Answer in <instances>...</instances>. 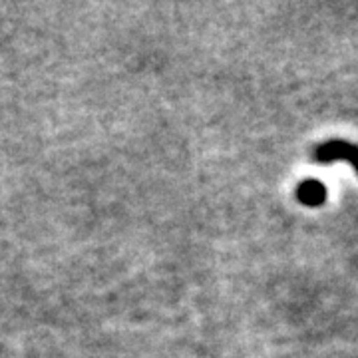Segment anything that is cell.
Returning <instances> with one entry per match:
<instances>
[{
  "mask_svg": "<svg viewBox=\"0 0 358 358\" xmlns=\"http://www.w3.org/2000/svg\"><path fill=\"white\" fill-rule=\"evenodd\" d=\"M315 162L317 164H334V162H346L355 167L358 173V145L352 141L331 140L324 141L315 148Z\"/></svg>",
  "mask_w": 358,
  "mask_h": 358,
  "instance_id": "1",
  "label": "cell"
},
{
  "mask_svg": "<svg viewBox=\"0 0 358 358\" xmlns=\"http://www.w3.org/2000/svg\"><path fill=\"white\" fill-rule=\"evenodd\" d=\"M296 197L301 203L308 205V207H319L327 201V187L317 179H308L299 185Z\"/></svg>",
  "mask_w": 358,
  "mask_h": 358,
  "instance_id": "2",
  "label": "cell"
}]
</instances>
